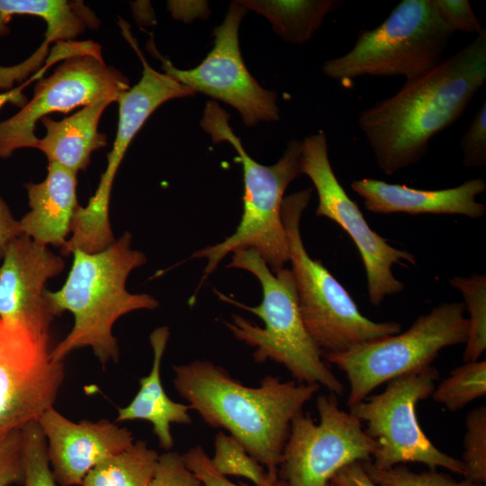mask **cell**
Returning <instances> with one entry per match:
<instances>
[{
  "instance_id": "1",
  "label": "cell",
  "mask_w": 486,
  "mask_h": 486,
  "mask_svg": "<svg viewBox=\"0 0 486 486\" xmlns=\"http://www.w3.org/2000/svg\"><path fill=\"white\" fill-rule=\"evenodd\" d=\"M486 80V31L430 72L363 110L358 127L381 171L418 164L430 140L454 123Z\"/></svg>"
},
{
  "instance_id": "2",
  "label": "cell",
  "mask_w": 486,
  "mask_h": 486,
  "mask_svg": "<svg viewBox=\"0 0 486 486\" xmlns=\"http://www.w3.org/2000/svg\"><path fill=\"white\" fill-rule=\"evenodd\" d=\"M173 383L191 410L212 428L230 432L271 477L278 476L293 418L320 387L266 375L248 387L207 360L174 365Z\"/></svg>"
},
{
  "instance_id": "3",
  "label": "cell",
  "mask_w": 486,
  "mask_h": 486,
  "mask_svg": "<svg viewBox=\"0 0 486 486\" xmlns=\"http://www.w3.org/2000/svg\"><path fill=\"white\" fill-rule=\"evenodd\" d=\"M131 238L125 231L102 251H74L63 286L56 292L45 290L55 316L69 311L74 317L71 330L52 348L54 361L63 362L74 350L91 347L104 367L117 363L120 348L112 334L114 323L131 311L158 307L153 296L131 293L126 288L130 274L147 262L144 253L131 248Z\"/></svg>"
},
{
  "instance_id": "4",
  "label": "cell",
  "mask_w": 486,
  "mask_h": 486,
  "mask_svg": "<svg viewBox=\"0 0 486 486\" xmlns=\"http://www.w3.org/2000/svg\"><path fill=\"white\" fill-rule=\"evenodd\" d=\"M227 267L252 274L262 288V301L256 306L246 305L214 290L221 301L263 320V328L238 314L224 321L236 339L254 348V361L281 364L296 382L318 384L332 394L342 395V382L324 362L322 350L304 326L292 270L284 267L273 273L252 249L234 252Z\"/></svg>"
},
{
  "instance_id": "5",
  "label": "cell",
  "mask_w": 486,
  "mask_h": 486,
  "mask_svg": "<svg viewBox=\"0 0 486 486\" xmlns=\"http://www.w3.org/2000/svg\"><path fill=\"white\" fill-rule=\"evenodd\" d=\"M229 118L217 103L208 102L200 125L213 142L227 141L238 154L244 176L243 212L233 234L193 254L194 258L206 260L203 279L229 253L239 250L256 251L273 273L284 268L290 259L281 211L286 188L302 175V140H290L275 164L264 166L247 153Z\"/></svg>"
},
{
  "instance_id": "6",
  "label": "cell",
  "mask_w": 486,
  "mask_h": 486,
  "mask_svg": "<svg viewBox=\"0 0 486 486\" xmlns=\"http://www.w3.org/2000/svg\"><path fill=\"white\" fill-rule=\"evenodd\" d=\"M311 194L312 188H307L287 195L281 211L299 310L310 336L321 350L337 354L400 333L396 321L377 322L364 316L344 286L308 254L301 220Z\"/></svg>"
},
{
  "instance_id": "7",
  "label": "cell",
  "mask_w": 486,
  "mask_h": 486,
  "mask_svg": "<svg viewBox=\"0 0 486 486\" xmlns=\"http://www.w3.org/2000/svg\"><path fill=\"white\" fill-rule=\"evenodd\" d=\"M454 34L433 0H402L381 24L360 30L352 49L327 60L322 70L342 82L365 76L412 80L444 61Z\"/></svg>"
},
{
  "instance_id": "8",
  "label": "cell",
  "mask_w": 486,
  "mask_h": 486,
  "mask_svg": "<svg viewBox=\"0 0 486 486\" xmlns=\"http://www.w3.org/2000/svg\"><path fill=\"white\" fill-rule=\"evenodd\" d=\"M464 310L463 302H443L420 315L402 333L342 353H326V360L347 377L348 408L363 401L381 384L431 365L443 348L465 344L469 321Z\"/></svg>"
},
{
  "instance_id": "9",
  "label": "cell",
  "mask_w": 486,
  "mask_h": 486,
  "mask_svg": "<svg viewBox=\"0 0 486 486\" xmlns=\"http://www.w3.org/2000/svg\"><path fill=\"white\" fill-rule=\"evenodd\" d=\"M439 373L432 365L387 382L381 393L369 395L349 408L363 424L364 432L377 444L371 463L377 469H390L405 463H419L464 475L460 459L438 449L419 426L416 408L431 396Z\"/></svg>"
},
{
  "instance_id": "10",
  "label": "cell",
  "mask_w": 486,
  "mask_h": 486,
  "mask_svg": "<svg viewBox=\"0 0 486 486\" xmlns=\"http://www.w3.org/2000/svg\"><path fill=\"white\" fill-rule=\"evenodd\" d=\"M316 406L319 423L302 412L292 421L278 468L287 486H329L341 469L371 461L377 450L362 422L339 407L337 395L318 396Z\"/></svg>"
},
{
  "instance_id": "11",
  "label": "cell",
  "mask_w": 486,
  "mask_h": 486,
  "mask_svg": "<svg viewBox=\"0 0 486 486\" xmlns=\"http://www.w3.org/2000/svg\"><path fill=\"white\" fill-rule=\"evenodd\" d=\"M130 89L128 79L104 61L98 44L78 42L65 61L34 88L32 100L0 122V158L22 148H36V122L51 112H68L103 100L117 102Z\"/></svg>"
},
{
  "instance_id": "12",
  "label": "cell",
  "mask_w": 486,
  "mask_h": 486,
  "mask_svg": "<svg viewBox=\"0 0 486 486\" xmlns=\"http://www.w3.org/2000/svg\"><path fill=\"white\" fill-rule=\"evenodd\" d=\"M301 170L312 182L319 197L316 215L338 224L355 242L362 258L370 302L379 306L384 298L401 292L404 284L392 274V266L416 265L411 253L391 246L373 230L362 212L338 182L328 158L323 130L302 140Z\"/></svg>"
},
{
  "instance_id": "13",
  "label": "cell",
  "mask_w": 486,
  "mask_h": 486,
  "mask_svg": "<svg viewBox=\"0 0 486 486\" xmlns=\"http://www.w3.org/2000/svg\"><path fill=\"white\" fill-rule=\"evenodd\" d=\"M50 332L0 320V434L37 422L54 408L65 377Z\"/></svg>"
},
{
  "instance_id": "14",
  "label": "cell",
  "mask_w": 486,
  "mask_h": 486,
  "mask_svg": "<svg viewBox=\"0 0 486 486\" xmlns=\"http://www.w3.org/2000/svg\"><path fill=\"white\" fill-rule=\"evenodd\" d=\"M248 10L238 1L232 2L221 24L213 30L214 45L197 67L182 70L169 60H162L165 73L194 93L200 92L234 107L247 127L260 122L279 120L277 94L264 89L248 72L243 61L238 28Z\"/></svg>"
},
{
  "instance_id": "15",
  "label": "cell",
  "mask_w": 486,
  "mask_h": 486,
  "mask_svg": "<svg viewBox=\"0 0 486 486\" xmlns=\"http://www.w3.org/2000/svg\"><path fill=\"white\" fill-rule=\"evenodd\" d=\"M65 268L60 255L22 234L7 247L0 266V320L50 331L56 317L45 297V284Z\"/></svg>"
},
{
  "instance_id": "16",
  "label": "cell",
  "mask_w": 486,
  "mask_h": 486,
  "mask_svg": "<svg viewBox=\"0 0 486 486\" xmlns=\"http://www.w3.org/2000/svg\"><path fill=\"white\" fill-rule=\"evenodd\" d=\"M44 434L50 468L57 483L81 485L102 462L130 447L132 433L108 419L74 422L54 408L37 421Z\"/></svg>"
},
{
  "instance_id": "17",
  "label": "cell",
  "mask_w": 486,
  "mask_h": 486,
  "mask_svg": "<svg viewBox=\"0 0 486 486\" xmlns=\"http://www.w3.org/2000/svg\"><path fill=\"white\" fill-rule=\"evenodd\" d=\"M143 65L142 76L133 87L122 93L119 104V121L112 149L109 152L107 167L102 175L89 205L98 212H108L111 191L122 158L149 115L165 102L192 96L195 93L166 73L153 69L134 46Z\"/></svg>"
},
{
  "instance_id": "18",
  "label": "cell",
  "mask_w": 486,
  "mask_h": 486,
  "mask_svg": "<svg viewBox=\"0 0 486 486\" xmlns=\"http://www.w3.org/2000/svg\"><path fill=\"white\" fill-rule=\"evenodd\" d=\"M350 186L364 199L365 209L378 214H456L479 219L486 212L485 205L476 200L486 190L482 177L439 190L416 189L372 178L355 180Z\"/></svg>"
},
{
  "instance_id": "19",
  "label": "cell",
  "mask_w": 486,
  "mask_h": 486,
  "mask_svg": "<svg viewBox=\"0 0 486 486\" xmlns=\"http://www.w3.org/2000/svg\"><path fill=\"white\" fill-rule=\"evenodd\" d=\"M76 174L49 162L42 182L24 184L30 211L19 220L22 234L40 246L60 248L65 246L79 207Z\"/></svg>"
},
{
  "instance_id": "20",
  "label": "cell",
  "mask_w": 486,
  "mask_h": 486,
  "mask_svg": "<svg viewBox=\"0 0 486 486\" xmlns=\"http://www.w3.org/2000/svg\"><path fill=\"white\" fill-rule=\"evenodd\" d=\"M169 336L166 326L155 328L149 335L152 368L147 376L140 379L138 392L127 406L118 409L116 418L117 422L138 419L150 422L160 447L166 451H170L174 446L171 425L192 423L190 406L171 400L161 382L160 365Z\"/></svg>"
},
{
  "instance_id": "21",
  "label": "cell",
  "mask_w": 486,
  "mask_h": 486,
  "mask_svg": "<svg viewBox=\"0 0 486 486\" xmlns=\"http://www.w3.org/2000/svg\"><path fill=\"white\" fill-rule=\"evenodd\" d=\"M112 102L94 103L58 122L42 118L46 135L38 140L35 148L41 150L49 162L76 173L85 170L92 153L107 145L106 136L98 131V123L103 112Z\"/></svg>"
},
{
  "instance_id": "22",
  "label": "cell",
  "mask_w": 486,
  "mask_h": 486,
  "mask_svg": "<svg viewBox=\"0 0 486 486\" xmlns=\"http://www.w3.org/2000/svg\"><path fill=\"white\" fill-rule=\"evenodd\" d=\"M238 3L248 11L264 15L278 36L294 44L309 41L326 16L344 4L339 0H244Z\"/></svg>"
},
{
  "instance_id": "23",
  "label": "cell",
  "mask_w": 486,
  "mask_h": 486,
  "mask_svg": "<svg viewBox=\"0 0 486 486\" xmlns=\"http://www.w3.org/2000/svg\"><path fill=\"white\" fill-rule=\"evenodd\" d=\"M41 18L47 23L46 41L26 61L6 68L0 66V89L10 88L15 80L26 76L39 65L46 54L50 41L72 40L87 28H96L99 21L95 14L82 1L53 0Z\"/></svg>"
},
{
  "instance_id": "24",
  "label": "cell",
  "mask_w": 486,
  "mask_h": 486,
  "mask_svg": "<svg viewBox=\"0 0 486 486\" xmlns=\"http://www.w3.org/2000/svg\"><path fill=\"white\" fill-rule=\"evenodd\" d=\"M159 454L143 440L94 467L81 486H149Z\"/></svg>"
},
{
  "instance_id": "25",
  "label": "cell",
  "mask_w": 486,
  "mask_h": 486,
  "mask_svg": "<svg viewBox=\"0 0 486 486\" xmlns=\"http://www.w3.org/2000/svg\"><path fill=\"white\" fill-rule=\"evenodd\" d=\"M449 284L461 292L464 309L469 313L463 360L464 363L480 360L486 349V275L454 276Z\"/></svg>"
},
{
  "instance_id": "26",
  "label": "cell",
  "mask_w": 486,
  "mask_h": 486,
  "mask_svg": "<svg viewBox=\"0 0 486 486\" xmlns=\"http://www.w3.org/2000/svg\"><path fill=\"white\" fill-rule=\"evenodd\" d=\"M486 394V361L466 362L454 368L433 391L434 401L451 412Z\"/></svg>"
},
{
  "instance_id": "27",
  "label": "cell",
  "mask_w": 486,
  "mask_h": 486,
  "mask_svg": "<svg viewBox=\"0 0 486 486\" xmlns=\"http://www.w3.org/2000/svg\"><path fill=\"white\" fill-rule=\"evenodd\" d=\"M211 464L217 472L227 477L250 480L256 486H265L271 477L266 468L252 457L232 436L218 432L214 439V454Z\"/></svg>"
},
{
  "instance_id": "28",
  "label": "cell",
  "mask_w": 486,
  "mask_h": 486,
  "mask_svg": "<svg viewBox=\"0 0 486 486\" xmlns=\"http://www.w3.org/2000/svg\"><path fill=\"white\" fill-rule=\"evenodd\" d=\"M462 463L464 477L472 482H486V408L479 406L465 418Z\"/></svg>"
},
{
  "instance_id": "29",
  "label": "cell",
  "mask_w": 486,
  "mask_h": 486,
  "mask_svg": "<svg viewBox=\"0 0 486 486\" xmlns=\"http://www.w3.org/2000/svg\"><path fill=\"white\" fill-rule=\"evenodd\" d=\"M24 478L22 486H57L44 434L38 422L22 428Z\"/></svg>"
},
{
  "instance_id": "30",
  "label": "cell",
  "mask_w": 486,
  "mask_h": 486,
  "mask_svg": "<svg viewBox=\"0 0 486 486\" xmlns=\"http://www.w3.org/2000/svg\"><path fill=\"white\" fill-rule=\"evenodd\" d=\"M362 465L376 486H483L467 479L456 481L436 469L416 472L399 464L382 470L375 468L371 461L363 462Z\"/></svg>"
},
{
  "instance_id": "31",
  "label": "cell",
  "mask_w": 486,
  "mask_h": 486,
  "mask_svg": "<svg viewBox=\"0 0 486 486\" xmlns=\"http://www.w3.org/2000/svg\"><path fill=\"white\" fill-rule=\"evenodd\" d=\"M23 478L22 429L0 434V486L22 485Z\"/></svg>"
},
{
  "instance_id": "32",
  "label": "cell",
  "mask_w": 486,
  "mask_h": 486,
  "mask_svg": "<svg viewBox=\"0 0 486 486\" xmlns=\"http://www.w3.org/2000/svg\"><path fill=\"white\" fill-rule=\"evenodd\" d=\"M466 167L486 165V102L483 101L459 142Z\"/></svg>"
},
{
  "instance_id": "33",
  "label": "cell",
  "mask_w": 486,
  "mask_h": 486,
  "mask_svg": "<svg viewBox=\"0 0 486 486\" xmlns=\"http://www.w3.org/2000/svg\"><path fill=\"white\" fill-rule=\"evenodd\" d=\"M149 486H203V484L187 468L182 454L166 451L159 454Z\"/></svg>"
},
{
  "instance_id": "34",
  "label": "cell",
  "mask_w": 486,
  "mask_h": 486,
  "mask_svg": "<svg viewBox=\"0 0 486 486\" xmlns=\"http://www.w3.org/2000/svg\"><path fill=\"white\" fill-rule=\"evenodd\" d=\"M187 468L202 482L203 486H247L238 485L215 471L211 457L201 446H195L182 454ZM265 486H287L279 477L271 478Z\"/></svg>"
},
{
  "instance_id": "35",
  "label": "cell",
  "mask_w": 486,
  "mask_h": 486,
  "mask_svg": "<svg viewBox=\"0 0 486 486\" xmlns=\"http://www.w3.org/2000/svg\"><path fill=\"white\" fill-rule=\"evenodd\" d=\"M433 4L441 19L454 32L478 35L485 30L468 0H433Z\"/></svg>"
},
{
  "instance_id": "36",
  "label": "cell",
  "mask_w": 486,
  "mask_h": 486,
  "mask_svg": "<svg viewBox=\"0 0 486 486\" xmlns=\"http://www.w3.org/2000/svg\"><path fill=\"white\" fill-rule=\"evenodd\" d=\"M22 235L17 220L6 202L0 196V259L2 260L9 244Z\"/></svg>"
},
{
  "instance_id": "37",
  "label": "cell",
  "mask_w": 486,
  "mask_h": 486,
  "mask_svg": "<svg viewBox=\"0 0 486 486\" xmlns=\"http://www.w3.org/2000/svg\"><path fill=\"white\" fill-rule=\"evenodd\" d=\"M332 480L341 486H376L367 475L362 463H354L344 467Z\"/></svg>"
},
{
  "instance_id": "38",
  "label": "cell",
  "mask_w": 486,
  "mask_h": 486,
  "mask_svg": "<svg viewBox=\"0 0 486 486\" xmlns=\"http://www.w3.org/2000/svg\"><path fill=\"white\" fill-rule=\"evenodd\" d=\"M26 85L23 84L17 88L0 93V109L7 103H12L22 107L27 103L26 96L22 94V89Z\"/></svg>"
},
{
  "instance_id": "39",
  "label": "cell",
  "mask_w": 486,
  "mask_h": 486,
  "mask_svg": "<svg viewBox=\"0 0 486 486\" xmlns=\"http://www.w3.org/2000/svg\"><path fill=\"white\" fill-rule=\"evenodd\" d=\"M329 486H341L340 484H338V482H336L335 481H331L330 483H329Z\"/></svg>"
}]
</instances>
